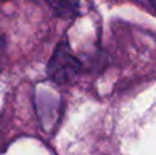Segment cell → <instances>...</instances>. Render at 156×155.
Returning <instances> with one entry per match:
<instances>
[{
    "mask_svg": "<svg viewBox=\"0 0 156 155\" xmlns=\"http://www.w3.org/2000/svg\"><path fill=\"white\" fill-rule=\"evenodd\" d=\"M55 14L60 18H71L78 13V0H48Z\"/></svg>",
    "mask_w": 156,
    "mask_h": 155,
    "instance_id": "obj_2",
    "label": "cell"
},
{
    "mask_svg": "<svg viewBox=\"0 0 156 155\" xmlns=\"http://www.w3.org/2000/svg\"><path fill=\"white\" fill-rule=\"evenodd\" d=\"M81 71V63L66 43L59 44L48 63V74L58 84L71 82Z\"/></svg>",
    "mask_w": 156,
    "mask_h": 155,
    "instance_id": "obj_1",
    "label": "cell"
},
{
    "mask_svg": "<svg viewBox=\"0 0 156 155\" xmlns=\"http://www.w3.org/2000/svg\"><path fill=\"white\" fill-rule=\"evenodd\" d=\"M149 3H151V4H152V7H154L155 10H156V0H149Z\"/></svg>",
    "mask_w": 156,
    "mask_h": 155,
    "instance_id": "obj_3",
    "label": "cell"
}]
</instances>
